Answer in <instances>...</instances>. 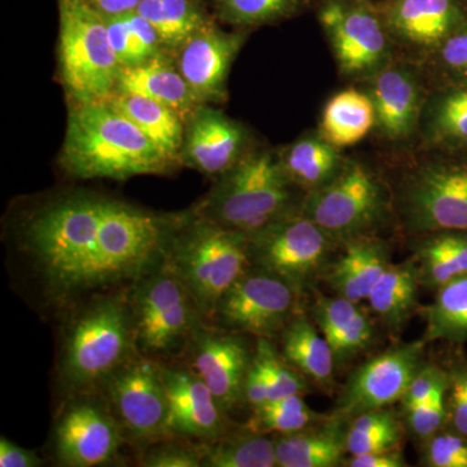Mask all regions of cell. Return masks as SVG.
<instances>
[{
  "instance_id": "obj_17",
  "label": "cell",
  "mask_w": 467,
  "mask_h": 467,
  "mask_svg": "<svg viewBox=\"0 0 467 467\" xmlns=\"http://www.w3.org/2000/svg\"><path fill=\"white\" fill-rule=\"evenodd\" d=\"M167 389L168 436L209 442L233 429L230 414L207 384L181 359L161 362Z\"/></svg>"
},
{
  "instance_id": "obj_47",
  "label": "cell",
  "mask_w": 467,
  "mask_h": 467,
  "mask_svg": "<svg viewBox=\"0 0 467 467\" xmlns=\"http://www.w3.org/2000/svg\"><path fill=\"white\" fill-rule=\"evenodd\" d=\"M436 50L448 72L467 79V24L451 34Z\"/></svg>"
},
{
  "instance_id": "obj_39",
  "label": "cell",
  "mask_w": 467,
  "mask_h": 467,
  "mask_svg": "<svg viewBox=\"0 0 467 467\" xmlns=\"http://www.w3.org/2000/svg\"><path fill=\"white\" fill-rule=\"evenodd\" d=\"M303 0H214L218 16L236 26H256L296 14Z\"/></svg>"
},
{
  "instance_id": "obj_3",
  "label": "cell",
  "mask_w": 467,
  "mask_h": 467,
  "mask_svg": "<svg viewBox=\"0 0 467 467\" xmlns=\"http://www.w3.org/2000/svg\"><path fill=\"white\" fill-rule=\"evenodd\" d=\"M61 167L79 180L161 174L171 161L109 100L76 104L67 117Z\"/></svg>"
},
{
  "instance_id": "obj_36",
  "label": "cell",
  "mask_w": 467,
  "mask_h": 467,
  "mask_svg": "<svg viewBox=\"0 0 467 467\" xmlns=\"http://www.w3.org/2000/svg\"><path fill=\"white\" fill-rule=\"evenodd\" d=\"M427 133L445 147H467V84L435 98L427 112Z\"/></svg>"
},
{
  "instance_id": "obj_2",
  "label": "cell",
  "mask_w": 467,
  "mask_h": 467,
  "mask_svg": "<svg viewBox=\"0 0 467 467\" xmlns=\"http://www.w3.org/2000/svg\"><path fill=\"white\" fill-rule=\"evenodd\" d=\"M54 326L55 404L76 393L99 391L107 378L138 355L130 290L86 301Z\"/></svg>"
},
{
  "instance_id": "obj_38",
  "label": "cell",
  "mask_w": 467,
  "mask_h": 467,
  "mask_svg": "<svg viewBox=\"0 0 467 467\" xmlns=\"http://www.w3.org/2000/svg\"><path fill=\"white\" fill-rule=\"evenodd\" d=\"M254 361L259 364L269 387L270 400L301 395L308 391L306 378L291 367L272 340L257 337Z\"/></svg>"
},
{
  "instance_id": "obj_51",
  "label": "cell",
  "mask_w": 467,
  "mask_h": 467,
  "mask_svg": "<svg viewBox=\"0 0 467 467\" xmlns=\"http://www.w3.org/2000/svg\"><path fill=\"white\" fill-rule=\"evenodd\" d=\"M331 2V0H322V3Z\"/></svg>"
},
{
  "instance_id": "obj_14",
  "label": "cell",
  "mask_w": 467,
  "mask_h": 467,
  "mask_svg": "<svg viewBox=\"0 0 467 467\" xmlns=\"http://www.w3.org/2000/svg\"><path fill=\"white\" fill-rule=\"evenodd\" d=\"M254 356V348H251L244 334L204 322L180 359L204 380L232 416L245 405V382Z\"/></svg>"
},
{
  "instance_id": "obj_4",
  "label": "cell",
  "mask_w": 467,
  "mask_h": 467,
  "mask_svg": "<svg viewBox=\"0 0 467 467\" xmlns=\"http://www.w3.org/2000/svg\"><path fill=\"white\" fill-rule=\"evenodd\" d=\"M292 186L281 160L269 152L254 153L221 175L192 213L250 239L300 211Z\"/></svg>"
},
{
  "instance_id": "obj_29",
  "label": "cell",
  "mask_w": 467,
  "mask_h": 467,
  "mask_svg": "<svg viewBox=\"0 0 467 467\" xmlns=\"http://www.w3.org/2000/svg\"><path fill=\"white\" fill-rule=\"evenodd\" d=\"M202 467H275V438L241 429H230L221 438L201 442Z\"/></svg>"
},
{
  "instance_id": "obj_8",
  "label": "cell",
  "mask_w": 467,
  "mask_h": 467,
  "mask_svg": "<svg viewBox=\"0 0 467 467\" xmlns=\"http://www.w3.org/2000/svg\"><path fill=\"white\" fill-rule=\"evenodd\" d=\"M125 445L124 431L103 393H76L55 407L47 448L55 466L119 465Z\"/></svg>"
},
{
  "instance_id": "obj_28",
  "label": "cell",
  "mask_w": 467,
  "mask_h": 467,
  "mask_svg": "<svg viewBox=\"0 0 467 467\" xmlns=\"http://www.w3.org/2000/svg\"><path fill=\"white\" fill-rule=\"evenodd\" d=\"M420 285L438 290L442 285L467 275V232L445 230L429 234L414 252Z\"/></svg>"
},
{
  "instance_id": "obj_32",
  "label": "cell",
  "mask_w": 467,
  "mask_h": 467,
  "mask_svg": "<svg viewBox=\"0 0 467 467\" xmlns=\"http://www.w3.org/2000/svg\"><path fill=\"white\" fill-rule=\"evenodd\" d=\"M281 162L288 180L308 192L330 182L343 167L337 147L317 138H304L292 144Z\"/></svg>"
},
{
  "instance_id": "obj_21",
  "label": "cell",
  "mask_w": 467,
  "mask_h": 467,
  "mask_svg": "<svg viewBox=\"0 0 467 467\" xmlns=\"http://www.w3.org/2000/svg\"><path fill=\"white\" fill-rule=\"evenodd\" d=\"M350 420L334 413L316 425L290 434H275L278 467H337L346 465L347 432Z\"/></svg>"
},
{
  "instance_id": "obj_48",
  "label": "cell",
  "mask_w": 467,
  "mask_h": 467,
  "mask_svg": "<svg viewBox=\"0 0 467 467\" xmlns=\"http://www.w3.org/2000/svg\"><path fill=\"white\" fill-rule=\"evenodd\" d=\"M46 460L36 451L20 447L16 442L2 436L0 439V466L2 467H42Z\"/></svg>"
},
{
  "instance_id": "obj_12",
  "label": "cell",
  "mask_w": 467,
  "mask_h": 467,
  "mask_svg": "<svg viewBox=\"0 0 467 467\" xmlns=\"http://www.w3.org/2000/svg\"><path fill=\"white\" fill-rule=\"evenodd\" d=\"M301 296L284 279L251 266L221 297L211 324L273 340L300 315Z\"/></svg>"
},
{
  "instance_id": "obj_45",
  "label": "cell",
  "mask_w": 467,
  "mask_h": 467,
  "mask_svg": "<svg viewBox=\"0 0 467 467\" xmlns=\"http://www.w3.org/2000/svg\"><path fill=\"white\" fill-rule=\"evenodd\" d=\"M359 312L358 304L346 297H322L316 301L313 317L328 343L342 333Z\"/></svg>"
},
{
  "instance_id": "obj_40",
  "label": "cell",
  "mask_w": 467,
  "mask_h": 467,
  "mask_svg": "<svg viewBox=\"0 0 467 467\" xmlns=\"http://www.w3.org/2000/svg\"><path fill=\"white\" fill-rule=\"evenodd\" d=\"M142 467H202L201 442L165 436L135 454Z\"/></svg>"
},
{
  "instance_id": "obj_46",
  "label": "cell",
  "mask_w": 467,
  "mask_h": 467,
  "mask_svg": "<svg viewBox=\"0 0 467 467\" xmlns=\"http://www.w3.org/2000/svg\"><path fill=\"white\" fill-rule=\"evenodd\" d=\"M447 377V370L441 365L425 364L420 368L416 377L411 379L404 398H402V408L411 407L427 400L430 396L438 389L439 384Z\"/></svg>"
},
{
  "instance_id": "obj_5",
  "label": "cell",
  "mask_w": 467,
  "mask_h": 467,
  "mask_svg": "<svg viewBox=\"0 0 467 467\" xmlns=\"http://www.w3.org/2000/svg\"><path fill=\"white\" fill-rule=\"evenodd\" d=\"M174 270L208 324L221 297L252 266L245 236L187 213L169 248Z\"/></svg>"
},
{
  "instance_id": "obj_13",
  "label": "cell",
  "mask_w": 467,
  "mask_h": 467,
  "mask_svg": "<svg viewBox=\"0 0 467 467\" xmlns=\"http://www.w3.org/2000/svg\"><path fill=\"white\" fill-rule=\"evenodd\" d=\"M400 202L411 232H467V164L438 162L420 168L405 183Z\"/></svg>"
},
{
  "instance_id": "obj_19",
  "label": "cell",
  "mask_w": 467,
  "mask_h": 467,
  "mask_svg": "<svg viewBox=\"0 0 467 467\" xmlns=\"http://www.w3.org/2000/svg\"><path fill=\"white\" fill-rule=\"evenodd\" d=\"M377 8L389 32L435 50L467 24V0H384Z\"/></svg>"
},
{
  "instance_id": "obj_37",
  "label": "cell",
  "mask_w": 467,
  "mask_h": 467,
  "mask_svg": "<svg viewBox=\"0 0 467 467\" xmlns=\"http://www.w3.org/2000/svg\"><path fill=\"white\" fill-rule=\"evenodd\" d=\"M326 417L312 410L304 402L303 396L294 395L252 409L250 420L244 427L259 434H290L316 425Z\"/></svg>"
},
{
  "instance_id": "obj_44",
  "label": "cell",
  "mask_w": 467,
  "mask_h": 467,
  "mask_svg": "<svg viewBox=\"0 0 467 467\" xmlns=\"http://www.w3.org/2000/svg\"><path fill=\"white\" fill-rule=\"evenodd\" d=\"M374 325L367 313L359 309L356 317L350 321L346 328L331 340L330 347L333 349L335 365H344L350 359L359 355L362 350L368 348L373 340Z\"/></svg>"
},
{
  "instance_id": "obj_22",
  "label": "cell",
  "mask_w": 467,
  "mask_h": 467,
  "mask_svg": "<svg viewBox=\"0 0 467 467\" xmlns=\"http://www.w3.org/2000/svg\"><path fill=\"white\" fill-rule=\"evenodd\" d=\"M344 244L342 256L328 264L321 278L337 296L359 304L368 300L378 279L391 264L389 247L368 236L349 239Z\"/></svg>"
},
{
  "instance_id": "obj_26",
  "label": "cell",
  "mask_w": 467,
  "mask_h": 467,
  "mask_svg": "<svg viewBox=\"0 0 467 467\" xmlns=\"http://www.w3.org/2000/svg\"><path fill=\"white\" fill-rule=\"evenodd\" d=\"M420 275L413 260L389 264L368 295L371 312L389 331L399 333L420 309Z\"/></svg>"
},
{
  "instance_id": "obj_41",
  "label": "cell",
  "mask_w": 467,
  "mask_h": 467,
  "mask_svg": "<svg viewBox=\"0 0 467 467\" xmlns=\"http://www.w3.org/2000/svg\"><path fill=\"white\" fill-rule=\"evenodd\" d=\"M447 391L448 377H445L427 400L402 408L408 429L420 441H426L447 427Z\"/></svg>"
},
{
  "instance_id": "obj_33",
  "label": "cell",
  "mask_w": 467,
  "mask_h": 467,
  "mask_svg": "<svg viewBox=\"0 0 467 467\" xmlns=\"http://www.w3.org/2000/svg\"><path fill=\"white\" fill-rule=\"evenodd\" d=\"M138 12L155 27L162 47L175 51L209 23L196 0H142Z\"/></svg>"
},
{
  "instance_id": "obj_27",
  "label": "cell",
  "mask_w": 467,
  "mask_h": 467,
  "mask_svg": "<svg viewBox=\"0 0 467 467\" xmlns=\"http://www.w3.org/2000/svg\"><path fill=\"white\" fill-rule=\"evenodd\" d=\"M279 348L285 361L306 379L326 389L331 386L337 367L333 349L308 319L300 315L292 319L279 335Z\"/></svg>"
},
{
  "instance_id": "obj_30",
  "label": "cell",
  "mask_w": 467,
  "mask_h": 467,
  "mask_svg": "<svg viewBox=\"0 0 467 467\" xmlns=\"http://www.w3.org/2000/svg\"><path fill=\"white\" fill-rule=\"evenodd\" d=\"M376 125L373 100L356 90L339 92L326 104L322 116L324 140L335 147L352 146Z\"/></svg>"
},
{
  "instance_id": "obj_23",
  "label": "cell",
  "mask_w": 467,
  "mask_h": 467,
  "mask_svg": "<svg viewBox=\"0 0 467 467\" xmlns=\"http://www.w3.org/2000/svg\"><path fill=\"white\" fill-rule=\"evenodd\" d=\"M116 91L140 95L164 104L189 121L201 104L196 101L177 64L164 55L150 58L142 66L121 67Z\"/></svg>"
},
{
  "instance_id": "obj_34",
  "label": "cell",
  "mask_w": 467,
  "mask_h": 467,
  "mask_svg": "<svg viewBox=\"0 0 467 467\" xmlns=\"http://www.w3.org/2000/svg\"><path fill=\"white\" fill-rule=\"evenodd\" d=\"M106 23L110 45L121 67L142 66L161 54L159 33L140 12L106 17Z\"/></svg>"
},
{
  "instance_id": "obj_31",
  "label": "cell",
  "mask_w": 467,
  "mask_h": 467,
  "mask_svg": "<svg viewBox=\"0 0 467 467\" xmlns=\"http://www.w3.org/2000/svg\"><path fill=\"white\" fill-rule=\"evenodd\" d=\"M434 303L420 309L426 322L423 339L461 346L467 342V275L439 287Z\"/></svg>"
},
{
  "instance_id": "obj_49",
  "label": "cell",
  "mask_w": 467,
  "mask_h": 467,
  "mask_svg": "<svg viewBox=\"0 0 467 467\" xmlns=\"http://www.w3.org/2000/svg\"><path fill=\"white\" fill-rule=\"evenodd\" d=\"M404 459L401 448L396 447L391 450L373 451V453L350 456L347 460V466L350 467H405L408 466Z\"/></svg>"
},
{
  "instance_id": "obj_11",
  "label": "cell",
  "mask_w": 467,
  "mask_h": 467,
  "mask_svg": "<svg viewBox=\"0 0 467 467\" xmlns=\"http://www.w3.org/2000/svg\"><path fill=\"white\" fill-rule=\"evenodd\" d=\"M99 392L135 454L168 436L169 404L161 362L138 353L107 378Z\"/></svg>"
},
{
  "instance_id": "obj_6",
  "label": "cell",
  "mask_w": 467,
  "mask_h": 467,
  "mask_svg": "<svg viewBox=\"0 0 467 467\" xmlns=\"http://www.w3.org/2000/svg\"><path fill=\"white\" fill-rule=\"evenodd\" d=\"M130 306L137 352L160 362L182 358L207 322L167 261L135 284Z\"/></svg>"
},
{
  "instance_id": "obj_7",
  "label": "cell",
  "mask_w": 467,
  "mask_h": 467,
  "mask_svg": "<svg viewBox=\"0 0 467 467\" xmlns=\"http://www.w3.org/2000/svg\"><path fill=\"white\" fill-rule=\"evenodd\" d=\"M61 78L76 104L109 100L121 66L110 45L106 17L86 0H57Z\"/></svg>"
},
{
  "instance_id": "obj_16",
  "label": "cell",
  "mask_w": 467,
  "mask_h": 467,
  "mask_svg": "<svg viewBox=\"0 0 467 467\" xmlns=\"http://www.w3.org/2000/svg\"><path fill=\"white\" fill-rule=\"evenodd\" d=\"M318 18L346 72H368L383 60L389 30L368 0L322 3Z\"/></svg>"
},
{
  "instance_id": "obj_24",
  "label": "cell",
  "mask_w": 467,
  "mask_h": 467,
  "mask_svg": "<svg viewBox=\"0 0 467 467\" xmlns=\"http://www.w3.org/2000/svg\"><path fill=\"white\" fill-rule=\"evenodd\" d=\"M376 125L389 140L407 138L417 125L420 91L413 77L402 69H386L374 82Z\"/></svg>"
},
{
  "instance_id": "obj_18",
  "label": "cell",
  "mask_w": 467,
  "mask_h": 467,
  "mask_svg": "<svg viewBox=\"0 0 467 467\" xmlns=\"http://www.w3.org/2000/svg\"><path fill=\"white\" fill-rule=\"evenodd\" d=\"M242 42L243 36L208 23L178 48L175 64L199 104L225 99L227 76Z\"/></svg>"
},
{
  "instance_id": "obj_1",
  "label": "cell",
  "mask_w": 467,
  "mask_h": 467,
  "mask_svg": "<svg viewBox=\"0 0 467 467\" xmlns=\"http://www.w3.org/2000/svg\"><path fill=\"white\" fill-rule=\"evenodd\" d=\"M186 216L98 193L55 196L12 221L9 282L42 321L57 325L86 301L131 290L162 265Z\"/></svg>"
},
{
  "instance_id": "obj_15",
  "label": "cell",
  "mask_w": 467,
  "mask_h": 467,
  "mask_svg": "<svg viewBox=\"0 0 467 467\" xmlns=\"http://www.w3.org/2000/svg\"><path fill=\"white\" fill-rule=\"evenodd\" d=\"M426 340L398 344L362 364L347 380L334 413L352 420L401 401L411 379L425 365Z\"/></svg>"
},
{
  "instance_id": "obj_43",
  "label": "cell",
  "mask_w": 467,
  "mask_h": 467,
  "mask_svg": "<svg viewBox=\"0 0 467 467\" xmlns=\"http://www.w3.org/2000/svg\"><path fill=\"white\" fill-rule=\"evenodd\" d=\"M422 462L429 467H467V436L445 427L425 441Z\"/></svg>"
},
{
  "instance_id": "obj_25",
  "label": "cell",
  "mask_w": 467,
  "mask_h": 467,
  "mask_svg": "<svg viewBox=\"0 0 467 467\" xmlns=\"http://www.w3.org/2000/svg\"><path fill=\"white\" fill-rule=\"evenodd\" d=\"M109 103L128 117L171 162L181 159L186 129L177 112L159 101L122 91L113 92Z\"/></svg>"
},
{
  "instance_id": "obj_42",
  "label": "cell",
  "mask_w": 467,
  "mask_h": 467,
  "mask_svg": "<svg viewBox=\"0 0 467 467\" xmlns=\"http://www.w3.org/2000/svg\"><path fill=\"white\" fill-rule=\"evenodd\" d=\"M448 377L447 429L467 436V359L456 356L445 367Z\"/></svg>"
},
{
  "instance_id": "obj_35",
  "label": "cell",
  "mask_w": 467,
  "mask_h": 467,
  "mask_svg": "<svg viewBox=\"0 0 467 467\" xmlns=\"http://www.w3.org/2000/svg\"><path fill=\"white\" fill-rule=\"evenodd\" d=\"M402 427L391 409L367 411L352 418L347 432V453L349 456L373 453L400 447Z\"/></svg>"
},
{
  "instance_id": "obj_50",
  "label": "cell",
  "mask_w": 467,
  "mask_h": 467,
  "mask_svg": "<svg viewBox=\"0 0 467 467\" xmlns=\"http://www.w3.org/2000/svg\"><path fill=\"white\" fill-rule=\"evenodd\" d=\"M104 17L121 16L138 11L142 0H86Z\"/></svg>"
},
{
  "instance_id": "obj_20",
  "label": "cell",
  "mask_w": 467,
  "mask_h": 467,
  "mask_svg": "<svg viewBox=\"0 0 467 467\" xmlns=\"http://www.w3.org/2000/svg\"><path fill=\"white\" fill-rule=\"evenodd\" d=\"M244 134L241 126L205 104L187 121L181 159L207 175H223L241 160Z\"/></svg>"
},
{
  "instance_id": "obj_10",
  "label": "cell",
  "mask_w": 467,
  "mask_h": 467,
  "mask_svg": "<svg viewBox=\"0 0 467 467\" xmlns=\"http://www.w3.org/2000/svg\"><path fill=\"white\" fill-rule=\"evenodd\" d=\"M386 211L382 184L358 162L344 164L330 182L308 192L300 205V213L337 242L367 236Z\"/></svg>"
},
{
  "instance_id": "obj_9",
  "label": "cell",
  "mask_w": 467,
  "mask_h": 467,
  "mask_svg": "<svg viewBox=\"0 0 467 467\" xmlns=\"http://www.w3.org/2000/svg\"><path fill=\"white\" fill-rule=\"evenodd\" d=\"M247 241L252 266L284 279L301 295L324 275L337 243L300 211Z\"/></svg>"
}]
</instances>
